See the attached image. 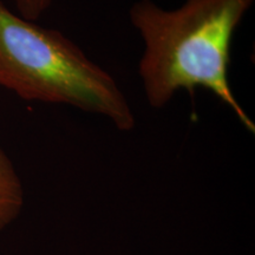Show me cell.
Returning <instances> with one entry per match:
<instances>
[{"instance_id": "6da1fadb", "label": "cell", "mask_w": 255, "mask_h": 255, "mask_svg": "<svg viewBox=\"0 0 255 255\" xmlns=\"http://www.w3.org/2000/svg\"><path fill=\"white\" fill-rule=\"evenodd\" d=\"M254 0H186L174 9L138 0L129 19L143 43L138 76L148 104L162 109L181 90L203 88L254 133L229 83L235 31Z\"/></svg>"}, {"instance_id": "7a4b0ae2", "label": "cell", "mask_w": 255, "mask_h": 255, "mask_svg": "<svg viewBox=\"0 0 255 255\" xmlns=\"http://www.w3.org/2000/svg\"><path fill=\"white\" fill-rule=\"evenodd\" d=\"M0 87L27 102L64 104L110 121L120 131L136 117L119 83L63 32L12 12L0 0Z\"/></svg>"}, {"instance_id": "3957f363", "label": "cell", "mask_w": 255, "mask_h": 255, "mask_svg": "<svg viewBox=\"0 0 255 255\" xmlns=\"http://www.w3.org/2000/svg\"><path fill=\"white\" fill-rule=\"evenodd\" d=\"M24 188L14 165L0 146V232L20 214L24 207Z\"/></svg>"}, {"instance_id": "277c9868", "label": "cell", "mask_w": 255, "mask_h": 255, "mask_svg": "<svg viewBox=\"0 0 255 255\" xmlns=\"http://www.w3.org/2000/svg\"><path fill=\"white\" fill-rule=\"evenodd\" d=\"M17 14L30 21H37L52 5V0H13Z\"/></svg>"}]
</instances>
